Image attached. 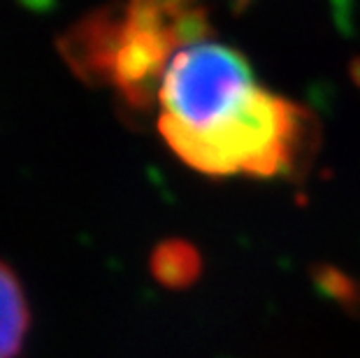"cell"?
Returning a JSON list of instances; mask_svg holds the SVG:
<instances>
[{
    "label": "cell",
    "mask_w": 360,
    "mask_h": 358,
    "mask_svg": "<svg viewBox=\"0 0 360 358\" xmlns=\"http://www.w3.org/2000/svg\"><path fill=\"white\" fill-rule=\"evenodd\" d=\"M160 135L184 163L200 172L272 177L295 167L311 135V119L295 103L258 87L205 131L160 128Z\"/></svg>",
    "instance_id": "2"
},
{
    "label": "cell",
    "mask_w": 360,
    "mask_h": 358,
    "mask_svg": "<svg viewBox=\"0 0 360 358\" xmlns=\"http://www.w3.org/2000/svg\"><path fill=\"white\" fill-rule=\"evenodd\" d=\"M316 281H319V286L323 288L326 293H330L333 298L342 300L344 305H354L358 300L354 281H349V277H344L342 272H337L333 268L321 270L316 275Z\"/></svg>",
    "instance_id": "6"
},
{
    "label": "cell",
    "mask_w": 360,
    "mask_h": 358,
    "mask_svg": "<svg viewBox=\"0 0 360 358\" xmlns=\"http://www.w3.org/2000/svg\"><path fill=\"white\" fill-rule=\"evenodd\" d=\"M258 89L240 51L217 42H195L174 54L163 75L158 128L205 131Z\"/></svg>",
    "instance_id": "3"
},
{
    "label": "cell",
    "mask_w": 360,
    "mask_h": 358,
    "mask_svg": "<svg viewBox=\"0 0 360 358\" xmlns=\"http://www.w3.org/2000/svg\"><path fill=\"white\" fill-rule=\"evenodd\" d=\"M207 17L188 3H130L89 14L60 37L77 77L112 84L135 110H147L177 51L202 42Z\"/></svg>",
    "instance_id": "1"
},
{
    "label": "cell",
    "mask_w": 360,
    "mask_h": 358,
    "mask_svg": "<svg viewBox=\"0 0 360 358\" xmlns=\"http://www.w3.org/2000/svg\"><path fill=\"white\" fill-rule=\"evenodd\" d=\"M30 326L26 293L17 275L0 261V358H17Z\"/></svg>",
    "instance_id": "4"
},
{
    "label": "cell",
    "mask_w": 360,
    "mask_h": 358,
    "mask_svg": "<svg viewBox=\"0 0 360 358\" xmlns=\"http://www.w3.org/2000/svg\"><path fill=\"white\" fill-rule=\"evenodd\" d=\"M202 263L193 245L184 240L160 242L151 254V272L160 284L170 288H184L200 277Z\"/></svg>",
    "instance_id": "5"
}]
</instances>
